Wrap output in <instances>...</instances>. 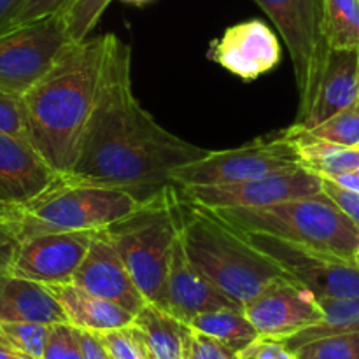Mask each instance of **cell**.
Masks as SVG:
<instances>
[{"mask_svg":"<svg viewBox=\"0 0 359 359\" xmlns=\"http://www.w3.org/2000/svg\"><path fill=\"white\" fill-rule=\"evenodd\" d=\"M209 153L165 130L133 95L132 51L105 34V58L97 102L70 175L121 188L140 203L174 188L177 167Z\"/></svg>","mask_w":359,"mask_h":359,"instance_id":"cell-1","label":"cell"},{"mask_svg":"<svg viewBox=\"0 0 359 359\" xmlns=\"http://www.w3.org/2000/svg\"><path fill=\"white\" fill-rule=\"evenodd\" d=\"M105 58V35L70 42L53 69L23 95L28 137L58 174L76 168Z\"/></svg>","mask_w":359,"mask_h":359,"instance_id":"cell-2","label":"cell"},{"mask_svg":"<svg viewBox=\"0 0 359 359\" xmlns=\"http://www.w3.org/2000/svg\"><path fill=\"white\" fill-rule=\"evenodd\" d=\"M181 241L193 265L223 291L245 307L280 277H287L248 238L210 209L186 202L179 195Z\"/></svg>","mask_w":359,"mask_h":359,"instance_id":"cell-3","label":"cell"},{"mask_svg":"<svg viewBox=\"0 0 359 359\" xmlns=\"http://www.w3.org/2000/svg\"><path fill=\"white\" fill-rule=\"evenodd\" d=\"M147 304L167 311V277L175 242L181 237L179 191L168 188L133 212L104 228Z\"/></svg>","mask_w":359,"mask_h":359,"instance_id":"cell-4","label":"cell"},{"mask_svg":"<svg viewBox=\"0 0 359 359\" xmlns=\"http://www.w3.org/2000/svg\"><path fill=\"white\" fill-rule=\"evenodd\" d=\"M212 212L241 231L272 235L347 259L359 252V228L325 191L259 209Z\"/></svg>","mask_w":359,"mask_h":359,"instance_id":"cell-5","label":"cell"},{"mask_svg":"<svg viewBox=\"0 0 359 359\" xmlns=\"http://www.w3.org/2000/svg\"><path fill=\"white\" fill-rule=\"evenodd\" d=\"M139 205L121 188L62 175L37 198L18 207L13 230L18 241L49 231H100Z\"/></svg>","mask_w":359,"mask_h":359,"instance_id":"cell-6","label":"cell"},{"mask_svg":"<svg viewBox=\"0 0 359 359\" xmlns=\"http://www.w3.org/2000/svg\"><path fill=\"white\" fill-rule=\"evenodd\" d=\"M279 30L291 62L298 90L300 121L314 104L330 46L323 28V0H255Z\"/></svg>","mask_w":359,"mask_h":359,"instance_id":"cell-7","label":"cell"},{"mask_svg":"<svg viewBox=\"0 0 359 359\" xmlns=\"http://www.w3.org/2000/svg\"><path fill=\"white\" fill-rule=\"evenodd\" d=\"M294 167H302L297 142L280 132L272 139H256L235 149L209 151L200 160L172 170L170 179L177 188L231 184Z\"/></svg>","mask_w":359,"mask_h":359,"instance_id":"cell-8","label":"cell"},{"mask_svg":"<svg viewBox=\"0 0 359 359\" xmlns=\"http://www.w3.org/2000/svg\"><path fill=\"white\" fill-rule=\"evenodd\" d=\"M70 42L62 14L0 32V91L23 97Z\"/></svg>","mask_w":359,"mask_h":359,"instance_id":"cell-9","label":"cell"},{"mask_svg":"<svg viewBox=\"0 0 359 359\" xmlns=\"http://www.w3.org/2000/svg\"><path fill=\"white\" fill-rule=\"evenodd\" d=\"M241 231V230H238ZM249 244L269 256L287 277L304 284L318 298H358L359 266L354 259L265 233L241 231Z\"/></svg>","mask_w":359,"mask_h":359,"instance_id":"cell-10","label":"cell"},{"mask_svg":"<svg viewBox=\"0 0 359 359\" xmlns=\"http://www.w3.org/2000/svg\"><path fill=\"white\" fill-rule=\"evenodd\" d=\"M177 191L186 202L205 209H259L321 193L323 177L304 167H294L231 184L186 186Z\"/></svg>","mask_w":359,"mask_h":359,"instance_id":"cell-11","label":"cell"},{"mask_svg":"<svg viewBox=\"0 0 359 359\" xmlns=\"http://www.w3.org/2000/svg\"><path fill=\"white\" fill-rule=\"evenodd\" d=\"M95 231H49L16 242L7 270L44 286L72 283Z\"/></svg>","mask_w":359,"mask_h":359,"instance_id":"cell-12","label":"cell"},{"mask_svg":"<svg viewBox=\"0 0 359 359\" xmlns=\"http://www.w3.org/2000/svg\"><path fill=\"white\" fill-rule=\"evenodd\" d=\"M244 314L263 339L286 340L318 325L323 309L318 297L291 277H280L244 307Z\"/></svg>","mask_w":359,"mask_h":359,"instance_id":"cell-13","label":"cell"},{"mask_svg":"<svg viewBox=\"0 0 359 359\" xmlns=\"http://www.w3.org/2000/svg\"><path fill=\"white\" fill-rule=\"evenodd\" d=\"M209 58L244 81H255L276 69L283 58L276 32L262 20L226 28L209 48Z\"/></svg>","mask_w":359,"mask_h":359,"instance_id":"cell-14","label":"cell"},{"mask_svg":"<svg viewBox=\"0 0 359 359\" xmlns=\"http://www.w3.org/2000/svg\"><path fill=\"white\" fill-rule=\"evenodd\" d=\"M72 283L91 294L119 305L133 316L139 314L147 304L104 230L95 231L90 249L74 273Z\"/></svg>","mask_w":359,"mask_h":359,"instance_id":"cell-15","label":"cell"},{"mask_svg":"<svg viewBox=\"0 0 359 359\" xmlns=\"http://www.w3.org/2000/svg\"><path fill=\"white\" fill-rule=\"evenodd\" d=\"M60 177L30 140L0 133V193L9 202L28 203Z\"/></svg>","mask_w":359,"mask_h":359,"instance_id":"cell-16","label":"cell"},{"mask_svg":"<svg viewBox=\"0 0 359 359\" xmlns=\"http://www.w3.org/2000/svg\"><path fill=\"white\" fill-rule=\"evenodd\" d=\"M221 309H244L217 290L186 255L181 237L172 252L167 277V311L188 325L195 316Z\"/></svg>","mask_w":359,"mask_h":359,"instance_id":"cell-17","label":"cell"},{"mask_svg":"<svg viewBox=\"0 0 359 359\" xmlns=\"http://www.w3.org/2000/svg\"><path fill=\"white\" fill-rule=\"evenodd\" d=\"M359 98V49H330L314 104L293 128L311 130Z\"/></svg>","mask_w":359,"mask_h":359,"instance_id":"cell-18","label":"cell"},{"mask_svg":"<svg viewBox=\"0 0 359 359\" xmlns=\"http://www.w3.org/2000/svg\"><path fill=\"white\" fill-rule=\"evenodd\" d=\"M0 321H30L51 326L67 323V318L48 286L14 276L0 266Z\"/></svg>","mask_w":359,"mask_h":359,"instance_id":"cell-19","label":"cell"},{"mask_svg":"<svg viewBox=\"0 0 359 359\" xmlns=\"http://www.w3.org/2000/svg\"><path fill=\"white\" fill-rule=\"evenodd\" d=\"M58 300L67 323L83 332L102 333L130 326L135 316L119 305L91 294L74 283L48 286Z\"/></svg>","mask_w":359,"mask_h":359,"instance_id":"cell-20","label":"cell"},{"mask_svg":"<svg viewBox=\"0 0 359 359\" xmlns=\"http://www.w3.org/2000/svg\"><path fill=\"white\" fill-rule=\"evenodd\" d=\"M132 325L149 359L191 358L193 330L165 309L146 304L142 311L135 314Z\"/></svg>","mask_w":359,"mask_h":359,"instance_id":"cell-21","label":"cell"},{"mask_svg":"<svg viewBox=\"0 0 359 359\" xmlns=\"http://www.w3.org/2000/svg\"><path fill=\"white\" fill-rule=\"evenodd\" d=\"M284 132L297 142L302 167L319 177H333V175L359 168V147L330 142V140L318 139V137L293 128H287Z\"/></svg>","mask_w":359,"mask_h":359,"instance_id":"cell-22","label":"cell"},{"mask_svg":"<svg viewBox=\"0 0 359 359\" xmlns=\"http://www.w3.org/2000/svg\"><path fill=\"white\" fill-rule=\"evenodd\" d=\"M188 326L193 332L212 337L237 354H241L255 340L259 339V333L244 314V309H221V311L203 312V314L195 316L188 323Z\"/></svg>","mask_w":359,"mask_h":359,"instance_id":"cell-23","label":"cell"},{"mask_svg":"<svg viewBox=\"0 0 359 359\" xmlns=\"http://www.w3.org/2000/svg\"><path fill=\"white\" fill-rule=\"evenodd\" d=\"M323 309V319L318 325L284 340L287 349L294 351L304 344L323 337L359 332V297L358 298H318Z\"/></svg>","mask_w":359,"mask_h":359,"instance_id":"cell-24","label":"cell"},{"mask_svg":"<svg viewBox=\"0 0 359 359\" xmlns=\"http://www.w3.org/2000/svg\"><path fill=\"white\" fill-rule=\"evenodd\" d=\"M323 28L330 49H359V0H323Z\"/></svg>","mask_w":359,"mask_h":359,"instance_id":"cell-25","label":"cell"},{"mask_svg":"<svg viewBox=\"0 0 359 359\" xmlns=\"http://www.w3.org/2000/svg\"><path fill=\"white\" fill-rule=\"evenodd\" d=\"M4 342L27 359H42L49 335V325L30 321H0Z\"/></svg>","mask_w":359,"mask_h":359,"instance_id":"cell-26","label":"cell"},{"mask_svg":"<svg viewBox=\"0 0 359 359\" xmlns=\"http://www.w3.org/2000/svg\"><path fill=\"white\" fill-rule=\"evenodd\" d=\"M290 128H293V126H290ZM298 132H305L312 137L342 144V146L359 147V98L353 105L337 112L335 116L326 119L325 123L318 125L316 128L298 130Z\"/></svg>","mask_w":359,"mask_h":359,"instance_id":"cell-27","label":"cell"},{"mask_svg":"<svg viewBox=\"0 0 359 359\" xmlns=\"http://www.w3.org/2000/svg\"><path fill=\"white\" fill-rule=\"evenodd\" d=\"M111 2L112 0H70L69 6L60 13L70 41H86Z\"/></svg>","mask_w":359,"mask_h":359,"instance_id":"cell-28","label":"cell"},{"mask_svg":"<svg viewBox=\"0 0 359 359\" xmlns=\"http://www.w3.org/2000/svg\"><path fill=\"white\" fill-rule=\"evenodd\" d=\"M293 353L297 359H359V332L323 337Z\"/></svg>","mask_w":359,"mask_h":359,"instance_id":"cell-29","label":"cell"},{"mask_svg":"<svg viewBox=\"0 0 359 359\" xmlns=\"http://www.w3.org/2000/svg\"><path fill=\"white\" fill-rule=\"evenodd\" d=\"M42 359H84L79 330L69 323H56L49 326Z\"/></svg>","mask_w":359,"mask_h":359,"instance_id":"cell-30","label":"cell"},{"mask_svg":"<svg viewBox=\"0 0 359 359\" xmlns=\"http://www.w3.org/2000/svg\"><path fill=\"white\" fill-rule=\"evenodd\" d=\"M111 359H149L133 325L97 333Z\"/></svg>","mask_w":359,"mask_h":359,"instance_id":"cell-31","label":"cell"},{"mask_svg":"<svg viewBox=\"0 0 359 359\" xmlns=\"http://www.w3.org/2000/svg\"><path fill=\"white\" fill-rule=\"evenodd\" d=\"M0 133L28 139V121L25 100L20 95L0 91Z\"/></svg>","mask_w":359,"mask_h":359,"instance_id":"cell-32","label":"cell"},{"mask_svg":"<svg viewBox=\"0 0 359 359\" xmlns=\"http://www.w3.org/2000/svg\"><path fill=\"white\" fill-rule=\"evenodd\" d=\"M69 2L70 0H27V2L21 6V9L16 13V16H14L13 20H11V23L7 25V28L30 23V21L42 20V18L53 16V14H60L67 6H69Z\"/></svg>","mask_w":359,"mask_h":359,"instance_id":"cell-33","label":"cell"},{"mask_svg":"<svg viewBox=\"0 0 359 359\" xmlns=\"http://www.w3.org/2000/svg\"><path fill=\"white\" fill-rule=\"evenodd\" d=\"M238 359H297V356L293 351L287 349L283 340L259 337L248 349L238 354Z\"/></svg>","mask_w":359,"mask_h":359,"instance_id":"cell-34","label":"cell"},{"mask_svg":"<svg viewBox=\"0 0 359 359\" xmlns=\"http://www.w3.org/2000/svg\"><path fill=\"white\" fill-rule=\"evenodd\" d=\"M189 359H238V354L228 349L224 344L200 332H193L191 358Z\"/></svg>","mask_w":359,"mask_h":359,"instance_id":"cell-35","label":"cell"},{"mask_svg":"<svg viewBox=\"0 0 359 359\" xmlns=\"http://www.w3.org/2000/svg\"><path fill=\"white\" fill-rule=\"evenodd\" d=\"M323 191L351 217L354 224L359 228V193L347 191V189L340 188L330 179L323 177Z\"/></svg>","mask_w":359,"mask_h":359,"instance_id":"cell-36","label":"cell"},{"mask_svg":"<svg viewBox=\"0 0 359 359\" xmlns=\"http://www.w3.org/2000/svg\"><path fill=\"white\" fill-rule=\"evenodd\" d=\"M81 332V344H83V353L84 359H111V356L105 351L104 344L97 337V333L91 332Z\"/></svg>","mask_w":359,"mask_h":359,"instance_id":"cell-37","label":"cell"},{"mask_svg":"<svg viewBox=\"0 0 359 359\" xmlns=\"http://www.w3.org/2000/svg\"><path fill=\"white\" fill-rule=\"evenodd\" d=\"M18 207L20 205L9 202V200L0 193V231H6V233L14 235L13 224H14V219H16ZM14 237H16V235H14Z\"/></svg>","mask_w":359,"mask_h":359,"instance_id":"cell-38","label":"cell"},{"mask_svg":"<svg viewBox=\"0 0 359 359\" xmlns=\"http://www.w3.org/2000/svg\"><path fill=\"white\" fill-rule=\"evenodd\" d=\"M25 2L27 0H0V32L6 30Z\"/></svg>","mask_w":359,"mask_h":359,"instance_id":"cell-39","label":"cell"},{"mask_svg":"<svg viewBox=\"0 0 359 359\" xmlns=\"http://www.w3.org/2000/svg\"><path fill=\"white\" fill-rule=\"evenodd\" d=\"M326 179H330V181H333L335 184H339L340 188L347 189V191L359 193V172L358 170L344 172V174L333 175V177H326Z\"/></svg>","mask_w":359,"mask_h":359,"instance_id":"cell-40","label":"cell"},{"mask_svg":"<svg viewBox=\"0 0 359 359\" xmlns=\"http://www.w3.org/2000/svg\"><path fill=\"white\" fill-rule=\"evenodd\" d=\"M16 237L6 231H0V266L7 269V263H9L11 255H13V249L16 245Z\"/></svg>","mask_w":359,"mask_h":359,"instance_id":"cell-41","label":"cell"},{"mask_svg":"<svg viewBox=\"0 0 359 359\" xmlns=\"http://www.w3.org/2000/svg\"><path fill=\"white\" fill-rule=\"evenodd\" d=\"M23 356L11 349L6 342H0V359H21Z\"/></svg>","mask_w":359,"mask_h":359,"instance_id":"cell-42","label":"cell"},{"mask_svg":"<svg viewBox=\"0 0 359 359\" xmlns=\"http://www.w3.org/2000/svg\"><path fill=\"white\" fill-rule=\"evenodd\" d=\"M126 4H132V6H146V4L153 2V0H123Z\"/></svg>","mask_w":359,"mask_h":359,"instance_id":"cell-43","label":"cell"},{"mask_svg":"<svg viewBox=\"0 0 359 359\" xmlns=\"http://www.w3.org/2000/svg\"><path fill=\"white\" fill-rule=\"evenodd\" d=\"M354 263H356V265L359 266V252H358L356 256H354Z\"/></svg>","mask_w":359,"mask_h":359,"instance_id":"cell-44","label":"cell"},{"mask_svg":"<svg viewBox=\"0 0 359 359\" xmlns=\"http://www.w3.org/2000/svg\"><path fill=\"white\" fill-rule=\"evenodd\" d=\"M0 342H4V339H2V335H0Z\"/></svg>","mask_w":359,"mask_h":359,"instance_id":"cell-45","label":"cell"},{"mask_svg":"<svg viewBox=\"0 0 359 359\" xmlns=\"http://www.w3.org/2000/svg\"><path fill=\"white\" fill-rule=\"evenodd\" d=\"M21 359H27V358H21Z\"/></svg>","mask_w":359,"mask_h":359,"instance_id":"cell-46","label":"cell"},{"mask_svg":"<svg viewBox=\"0 0 359 359\" xmlns=\"http://www.w3.org/2000/svg\"><path fill=\"white\" fill-rule=\"evenodd\" d=\"M358 172H359V168H358Z\"/></svg>","mask_w":359,"mask_h":359,"instance_id":"cell-47","label":"cell"}]
</instances>
